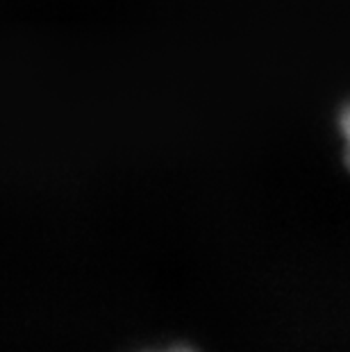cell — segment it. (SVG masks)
<instances>
[{"label":"cell","mask_w":350,"mask_h":352,"mask_svg":"<svg viewBox=\"0 0 350 352\" xmlns=\"http://www.w3.org/2000/svg\"><path fill=\"white\" fill-rule=\"evenodd\" d=\"M175 352H191V350H187V348H180V350H175Z\"/></svg>","instance_id":"obj_1"}]
</instances>
